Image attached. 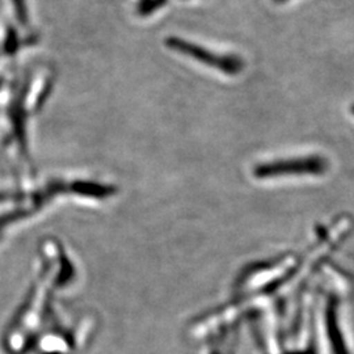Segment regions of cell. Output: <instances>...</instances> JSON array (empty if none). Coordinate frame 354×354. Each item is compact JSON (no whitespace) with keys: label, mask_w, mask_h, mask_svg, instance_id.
<instances>
[{"label":"cell","mask_w":354,"mask_h":354,"mask_svg":"<svg viewBox=\"0 0 354 354\" xmlns=\"http://www.w3.org/2000/svg\"><path fill=\"white\" fill-rule=\"evenodd\" d=\"M165 44L171 50L189 57L192 59L226 75H238L244 68L243 59L235 54H218L215 51L207 50L206 48L178 37L167 38Z\"/></svg>","instance_id":"obj_1"},{"label":"cell","mask_w":354,"mask_h":354,"mask_svg":"<svg viewBox=\"0 0 354 354\" xmlns=\"http://www.w3.org/2000/svg\"><path fill=\"white\" fill-rule=\"evenodd\" d=\"M328 163L319 155L301 156L294 159H285L257 165L254 176L259 178H270L281 176H319L326 174Z\"/></svg>","instance_id":"obj_2"},{"label":"cell","mask_w":354,"mask_h":354,"mask_svg":"<svg viewBox=\"0 0 354 354\" xmlns=\"http://www.w3.org/2000/svg\"><path fill=\"white\" fill-rule=\"evenodd\" d=\"M6 3L8 4L10 20L26 30H33L30 1L29 0H6Z\"/></svg>","instance_id":"obj_3"},{"label":"cell","mask_w":354,"mask_h":354,"mask_svg":"<svg viewBox=\"0 0 354 354\" xmlns=\"http://www.w3.org/2000/svg\"><path fill=\"white\" fill-rule=\"evenodd\" d=\"M274 1H277V3H283V1H286V0H274Z\"/></svg>","instance_id":"obj_4"}]
</instances>
